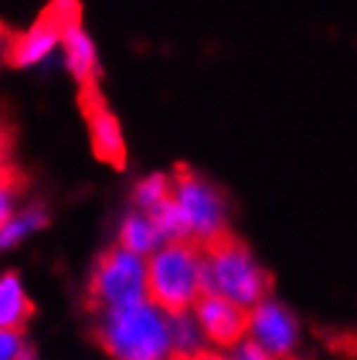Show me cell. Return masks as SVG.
<instances>
[{
	"label": "cell",
	"instance_id": "1",
	"mask_svg": "<svg viewBox=\"0 0 357 360\" xmlns=\"http://www.w3.org/2000/svg\"><path fill=\"white\" fill-rule=\"evenodd\" d=\"M97 334L112 360H175L170 314L149 297L134 306L99 311Z\"/></svg>",
	"mask_w": 357,
	"mask_h": 360
},
{
	"label": "cell",
	"instance_id": "2",
	"mask_svg": "<svg viewBox=\"0 0 357 360\" xmlns=\"http://www.w3.org/2000/svg\"><path fill=\"white\" fill-rule=\"evenodd\" d=\"M149 300L167 314L193 308L204 295V245L170 240L146 256Z\"/></svg>",
	"mask_w": 357,
	"mask_h": 360
},
{
	"label": "cell",
	"instance_id": "3",
	"mask_svg": "<svg viewBox=\"0 0 357 360\" xmlns=\"http://www.w3.org/2000/svg\"><path fill=\"white\" fill-rule=\"evenodd\" d=\"M271 277L248 245L222 235L204 245V292H214L238 306L250 308L268 295Z\"/></svg>",
	"mask_w": 357,
	"mask_h": 360
},
{
	"label": "cell",
	"instance_id": "4",
	"mask_svg": "<svg viewBox=\"0 0 357 360\" xmlns=\"http://www.w3.org/2000/svg\"><path fill=\"white\" fill-rule=\"evenodd\" d=\"M172 201L180 209V217L186 222L188 240L198 245H209L227 235L230 225V207L227 196L219 186L198 172L180 167L172 175Z\"/></svg>",
	"mask_w": 357,
	"mask_h": 360
},
{
	"label": "cell",
	"instance_id": "5",
	"mask_svg": "<svg viewBox=\"0 0 357 360\" xmlns=\"http://www.w3.org/2000/svg\"><path fill=\"white\" fill-rule=\"evenodd\" d=\"M149 297L146 256L115 245L99 256L89 279V300L97 311L134 306Z\"/></svg>",
	"mask_w": 357,
	"mask_h": 360
},
{
	"label": "cell",
	"instance_id": "6",
	"mask_svg": "<svg viewBox=\"0 0 357 360\" xmlns=\"http://www.w3.org/2000/svg\"><path fill=\"white\" fill-rule=\"evenodd\" d=\"M73 21H81V6L76 0H50L47 11L37 18L34 27L11 42L8 53H6L8 63L16 68H27V65L45 60L47 55L60 45L63 32Z\"/></svg>",
	"mask_w": 357,
	"mask_h": 360
},
{
	"label": "cell",
	"instance_id": "7",
	"mask_svg": "<svg viewBox=\"0 0 357 360\" xmlns=\"http://www.w3.org/2000/svg\"><path fill=\"white\" fill-rule=\"evenodd\" d=\"M250 340L268 350L277 360L295 358L303 342V329L297 316L274 297H264L256 306L248 308V329Z\"/></svg>",
	"mask_w": 357,
	"mask_h": 360
},
{
	"label": "cell",
	"instance_id": "8",
	"mask_svg": "<svg viewBox=\"0 0 357 360\" xmlns=\"http://www.w3.org/2000/svg\"><path fill=\"white\" fill-rule=\"evenodd\" d=\"M193 316L206 337L209 347L216 350H230L238 340L245 337L248 329V308L238 306L233 300H227L214 292H204L193 303Z\"/></svg>",
	"mask_w": 357,
	"mask_h": 360
},
{
	"label": "cell",
	"instance_id": "9",
	"mask_svg": "<svg viewBox=\"0 0 357 360\" xmlns=\"http://www.w3.org/2000/svg\"><path fill=\"white\" fill-rule=\"evenodd\" d=\"M81 110H84L86 126H89V139L94 154L102 162L112 165V167H123L125 157H128L123 128H120V120L112 115V110L105 105L99 89L81 94Z\"/></svg>",
	"mask_w": 357,
	"mask_h": 360
},
{
	"label": "cell",
	"instance_id": "10",
	"mask_svg": "<svg viewBox=\"0 0 357 360\" xmlns=\"http://www.w3.org/2000/svg\"><path fill=\"white\" fill-rule=\"evenodd\" d=\"M60 45H63V50H65L68 71L73 73V79H76L81 86V94H84V91H97L99 89L97 50H94L91 37L86 34V29L81 27V21H73V24L65 27Z\"/></svg>",
	"mask_w": 357,
	"mask_h": 360
},
{
	"label": "cell",
	"instance_id": "11",
	"mask_svg": "<svg viewBox=\"0 0 357 360\" xmlns=\"http://www.w3.org/2000/svg\"><path fill=\"white\" fill-rule=\"evenodd\" d=\"M34 306L29 300L24 279L6 271L0 274V326L3 329H24Z\"/></svg>",
	"mask_w": 357,
	"mask_h": 360
},
{
	"label": "cell",
	"instance_id": "12",
	"mask_svg": "<svg viewBox=\"0 0 357 360\" xmlns=\"http://www.w3.org/2000/svg\"><path fill=\"white\" fill-rule=\"evenodd\" d=\"M162 243H164V240H162L160 230H157L149 212L134 209L131 214L123 217L120 230H117V245H123L125 251H134V253H138V256H149V253L157 251Z\"/></svg>",
	"mask_w": 357,
	"mask_h": 360
},
{
	"label": "cell",
	"instance_id": "13",
	"mask_svg": "<svg viewBox=\"0 0 357 360\" xmlns=\"http://www.w3.org/2000/svg\"><path fill=\"white\" fill-rule=\"evenodd\" d=\"M47 209L39 204L13 212L6 219V225L0 227V251H13L16 245H21L27 238H32L34 233H39L42 227H47Z\"/></svg>",
	"mask_w": 357,
	"mask_h": 360
},
{
	"label": "cell",
	"instance_id": "14",
	"mask_svg": "<svg viewBox=\"0 0 357 360\" xmlns=\"http://www.w3.org/2000/svg\"><path fill=\"white\" fill-rule=\"evenodd\" d=\"M170 345H172V358H188L193 352L209 347L206 345V337L198 326L193 311H175L170 314Z\"/></svg>",
	"mask_w": 357,
	"mask_h": 360
},
{
	"label": "cell",
	"instance_id": "15",
	"mask_svg": "<svg viewBox=\"0 0 357 360\" xmlns=\"http://www.w3.org/2000/svg\"><path fill=\"white\" fill-rule=\"evenodd\" d=\"M172 193V175L164 172H152L136 183L134 188V207L141 212H152L154 207H160L164 198H170Z\"/></svg>",
	"mask_w": 357,
	"mask_h": 360
},
{
	"label": "cell",
	"instance_id": "16",
	"mask_svg": "<svg viewBox=\"0 0 357 360\" xmlns=\"http://www.w3.org/2000/svg\"><path fill=\"white\" fill-rule=\"evenodd\" d=\"M149 214H152L154 225H157V230H160V235H162V240H164V243H170V240H188L186 222H183L180 209L175 207L172 196L164 198L160 207H154Z\"/></svg>",
	"mask_w": 357,
	"mask_h": 360
},
{
	"label": "cell",
	"instance_id": "17",
	"mask_svg": "<svg viewBox=\"0 0 357 360\" xmlns=\"http://www.w3.org/2000/svg\"><path fill=\"white\" fill-rule=\"evenodd\" d=\"M16 212V178L8 167L0 170V227Z\"/></svg>",
	"mask_w": 357,
	"mask_h": 360
},
{
	"label": "cell",
	"instance_id": "18",
	"mask_svg": "<svg viewBox=\"0 0 357 360\" xmlns=\"http://www.w3.org/2000/svg\"><path fill=\"white\" fill-rule=\"evenodd\" d=\"M29 345L21 329H3L0 326V360H18Z\"/></svg>",
	"mask_w": 357,
	"mask_h": 360
},
{
	"label": "cell",
	"instance_id": "19",
	"mask_svg": "<svg viewBox=\"0 0 357 360\" xmlns=\"http://www.w3.org/2000/svg\"><path fill=\"white\" fill-rule=\"evenodd\" d=\"M227 352H230V358L233 360H277L268 350H264L256 340H250L248 334H245L242 340H238Z\"/></svg>",
	"mask_w": 357,
	"mask_h": 360
},
{
	"label": "cell",
	"instance_id": "20",
	"mask_svg": "<svg viewBox=\"0 0 357 360\" xmlns=\"http://www.w3.org/2000/svg\"><path fill=\"white\" fill-rule=\"evenodd\" d=\"M180 360H233V358H230V352H227V350L204 347V350H198V352H193V355H188V358H180Z\"/></svg>",
	"mask_w": 357,
	"mask_h": 360
},
{
	"label": "cell",
	"instance_id": "21",
	"mask_svg": "<svg viewBox=\"0 0 357 360\" xmlns=\"http://www.w3.org/2000/svg\"><path fill=\"white\" fill-rule=\"evenodd\" d=\"M6 149H8V144H6V134L0 131V170L6 167Z\"/></svg>",
	"mask_w": 357,
	"mask_h": 360
},
{
	"label": "cell",
	"instance_id": "22",
	"mask_svg": "<svg viewBox=\"0 0 357 360\" xmlns=\"http://www.w3.org/2000/svg\"><path fill=\"white\" fill-rule=\"evenodd\" d=\"M18 360H37V355H34V350H32V347H27V350L21 352V358Z\"/></svg>",
	"mask_w": 357,
	"mask_h": 360
}]
</instances>
